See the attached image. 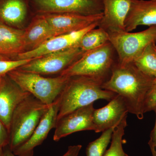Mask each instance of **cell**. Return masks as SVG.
<instances>
[{
    "label": "cell",
    "instance_id": "cb8c5ba5",
    "mask_svg": "<svg viewBox=\"0 0 156 156\" xmlns=\"http://www.w3.org/2000/svg\"><path fill=\"white\" fill-rule=\"evenodd\" d=\"M15 59L0 60V76L7 75L10 72L25 65L34 59Z\"/></svg>",
    "mask_w": 156,
    "mask_h": 156
},
{
    "label": "cell",
    "instance_id": "4fadbf2b",
    "mask_svg": "<svg viewBox=\"0 0 156 156\" xmlns=\"http://www.w3.org/2000/svg\"><path fill=\"white\" fill-rule=\"evenodd\" d=\"M129 112L123 98L117 94L105 106L95 109L93 115L95 133L116 127Z\"/></svg>",
    "mask_w": 156,
    "mask_h": 156
},
{
    "label": "cell",
    "instance_id": "7c38bea8",
    "mask_svg": "<svg viewBox=\"0 0 156 156\" xmlns=\"http://www.w3.org/2000/svg\"><path fill=\"white\" fill-rule=\"evenodd\" d=\"M31 95L6 75L0 85V119L10 133L11 118L17 106Z\"/></svg>",
    "mask_w": 156,
    "mask_h": 156
},
{
    "label": "cell",
    "instance_id": "f546056e",
    "mask_svg": "<svg viewBox=\"0 0 156 156\" xmlns=\"http://www.w3.org/2000/svg\"><path fill=\"white\" fill-rule=\"evenodd\" d=\"M2 156H17L14 154L13 152L11 151L10 149H7L4 151V153Z\"/></svg>",
    "mask_w": 156,
    "mask_h": 156
},
{
    "label": "cell",
    "instance_id": "5b68a950",
    "mask_svg": "<svg viewBox=\"0 0 156 156\" xmlns=\"http://www.w3.org/2000/svg\"><path fill=\"white\" fill-rule=\"evenodd\" d=\"M7 75L23 91L47 105H51L58 98L70 79L60 75L56 77H45L19 69L10 72Z\"/></svg>",
    "mask_w": 156,
    "mask_h": 156
},
{
    "label": "cell",
    "instance_id": "ba28073f",
    "mask_svg": "<svg viewBox=\"0 0 156 156\" xmlns=\"http://www.w3.org/2000/svg\"><path fill=\"white\" fill-rule=\"evenodd\" d=\"M83 53L79 46H77L34 58L30 62L18 69L23 71L36 73L42 75L60 74Z\"/></svg>",
    "mask_w": 156,
    "mask_h": 156
},
{
    "label": "cell",
    "instance_id": "83f0119b",
    "mask_svg": "<svg viewBox=\"0 0 156 156\" xmlns=\"http://www.w3.org/2000/svg\"><path fill=\"white\" fill-rule=\"evenodd\" d=\"M154 111L155 113V123L154 127L151 133L150 140L156 147V107L154 109Z\"/></svg>",
    "mask_w": 156,
    "mask_h": 156
},
{
    "label": "cell",
    "instance_id": "ffe728a7",
    "mask_svg": "<svg viewBox=\"0 0 156 156\" xmlns=\"http://www.w3.org/2000/svg\"><path fill=\"white\" fill-rule=\"evenodd\" d=\"M151 43L133 62L134 65L144 73L156 78V45Z\"/></svg>",
    "mask_w": 156,
    "mask_h": 156
},
{
    "label": "cell",
    "instance_id": "d6986e66",
    "mask_svg": "<svg viewBox=\"0 0 156 156\" xmlns=\"http://www.w3.org/2000/svg\"><path fill=\"white\" fill-rule=\"evenodd\" d=\"M24 30L0 23V55L13 59L24 50Z\"/></svg>",
    "mask_w": 156,
    "mask_h": 156
},
{
    "label": "cell",
    "instance_id": "8fae6325",
    "mask_svg": "<svg viewBox=\"0 0 156 156\" xmlns=\"http://www.w3.org/2000/svg\"><path fill=\"white\" fill-rule=\"evenodd\" d=\"M59 101L58 98L42 117L38 125L29 139L13 151L17 156H33L35 148L41 145L47 138L51 129L55 128L57 121Z\"/></svg>",
    "mask_w": 156,
    "mask_h": 156
},
{
    "label": "cell",
    "instance_id": "44dd1931",
    "mask_svg": "<svg viewBox=\"0 0 156 156\" xmlns=\"http://www.w3.org/2000/svg\"><path fill=\"white\" fill-rule=\"evenodd\" d=\"M109 42V36L107 31L98 27L87 32L83 36L78 46L84 52L94 50Z\"/></svg>",
    "mask_w": 156,
    "mask_h": 156
},
{
    "label": "cell",
    "instance_id": "8992f818",
    "mask_svg": "<svg viewBox=\"0 0 156 156\" xmlns=\"http://www.w3.org/2000/svg\"><path fill=\"white\" fill-rule=\"evenodd\" d=\"M108 33L110 43L119 56L117 63L121 65L133 63L147 45L156 44V26L139 32L117 31Z\"/></svg>",
    "mask_w": 156,
    "mask_h": 156
},
{
    "label": "cell",
    "instance_id": "7402d4cb",
    "mask_svg": "<svg viewBox=\"0 0 156 156\" xmlns=\"http://www.w3.org/2000/svg\"><path fill=\"white\" fill-rule=\"evenodd\" d=\"M127 118L125 117L114 129L111 138V144L105 151L103 156H129L125 152L122 147L123 136L127 127Z\"/></svg>",
    "mask_w": 156,
    "mask_h": 156
},
{
    "label": "cell",
    "instance_id": "ac0fdd59",
    "mask_svg": "<svg viewBox=\"0 0 156 156\" xmlns=\"http://www.w3.org/2000/svg\"><path fill=\"white\" fill-rule=\"evenodd\" d=\"M30 7V0H0V23L20 29Z\"/></svg>",
    "mask_w": 156,
    "mask_h": 156
},
{
    "label": "cell",
    "instance_id": "2e32d148",
    "mask_svg": "<svg viewBox=\"0 0 156 156\" xmlns=\"http://www.w3.org/2000/svg\"><path fill=\"white\" fill-rule=\"evenodd\" d=\"M140 25L156 26V0H133L125 20V30L131 31Z\"/></svg>",
    "mask_w": 156,
    "mask_h": 156
},
{
    "label": "cell",
    "instance_id": "4dcf8cb0",
    "mask_svg": "<svg viewBox=\"0 0 156 156\" xmlns=\"http://www.w3.org/2000/svg\"><path fill=\"white\" fill-rule=\"evenodd\" d=\"M9 59H11V58H8V57H6L0 55V60H9Z\"/></svg>",
    "mask_w": 156,
    "mask_h": 156
},
{
    "label": "cell",
    "instance_id": "1f68e13d",
    "mask_svg": "<svg viewBox=\"0 0 156 156\" xmlns=\"http://www.w3.org/2000/svg\"><path fill=\"white\" fill-rule=\"evenodd\" d=\"M3 153H4V151H3V147L0 146V156H2Z\"/></svg>",
    "mask_w": 156,
    "mask_h": 156
},
{
    "label": "cell",
    "instance_id": "9a60e30c",
    "mask_svg": "<svg viewBox=\"0 0 156 156\" xmlns=\"http://www.w3.org/2000/svg\"><path fill=\"white\" fill-rule=\"evenodd\" d=\"M103 15L98 27L109 32L126 31L125 20L133 0H102Z\"/></svg>",
    "mask_w": 156,
    "mask_h": 156
},
{
    "label": "cell",
    "instance_id": "e0dca14e",
    "mask_svg": "<svg viewBox=\"0 0 156 156\" xmlns=\"http://www.w3.org/2000/svg\"><path fill=\"white\" fill-rule=\"evenodd\" d=\"M56 34L43 14H36L23 33L24 50L36 49Z\"/></svg>",
    "mask_w": 156,
    "mask_h": 156
},
{
    "label": "cell",
    "instance_id": "9c48e42d",
    "mask_svg": "<svg viewBox=\"0 0 156 156\" xmlns=\"http://www.w3.org/2000/svg\"><path fill=\"white\" fill-rule=\"evenodd\" d=\"M94 104L78 108L57 120L53 140L58 141L61 138L75 132L94 131L93 115Z\"/></svg>",
    "mask_w": 156,
    "mask_h": 156
},
{
    "label": "cell",
    "instance_id": "6da1fadb",
    "mask_svg": "<svg viewBox=\"0 0 156 156\" xmlns=\"http://www.w3.org/2000/svg\"><path fill=\"white\" fill-rule=\"evenodd\" d=\"M155 78L140 70L133 63L114 64L109 78L101 88L122 96L129 113L143 119L144 104Z\"/></svg>",
    "mask_w": 156,
    "mask_h": 156
},
{
    "label": "cell",
    "instance_id": "7a4b0ae2",
    "mask_svg": "<svg viewBox=\"0 0 156 156\" xmlns=\"http://www.w3.org/2000/svg\"><path fill=\"white\" fill-rule=\"evenodd\" d=\"M101 84L91 78L82 76L70 77L58 96L57 120L78 108L94 103L98 99L108 101L117 94L101 88Z\"/></svg>",
    "mask_w": 156,
    "mask_h": 156
},
{
    "label": "cell",
    "instance_id": "603a6c76",
    "mask_svg": "<svg viewBox=\"0 0 156 156\" xmlns=\"http://www.w3.org/2000/svg\"><path fill=\"white\" fill-rule=\"evenodd\" d=\"M115 127L103 131L100 137L89 143L86 148L87 156H103L111 142L113 131Z\"/></svg>",
    "mask_w": 156,
    "mask_h": 156
},
{
    "label": "cell",
    "instance_id": "d4e9b609",
    "mask_svg": "<svg viewBox=\"0 0 156 156\" xmlns=\"http://www.w3.org/2000/svg\"><path fill=\"white\" fill-rule=\"evenodd\" d=\"M156 107V78L148 92L144 104V113L154 111Z\"/></svg>",
    "mask_w": 156,
    "mask_h": 156
},
{
    "label": "cell",
    "instance_id": "52a82bcc",
    "mask_svg": "<svg viewBox=\"0 0 156 156\" xmlns=\"http://www.w3.org/2000/svg\"><path fill=\"white\" fill-rule=\"evenodd\" d=\"M30 4L36 14L92 15L103 11L102 0H30Z\"/></svg>",
    "mask_w": 156,
    "mask_h": 156
},
{
    "label": "cell",
    "instance_id": "484cf974",
    "mask_svg": "<svg viewBox=\"0 0 156 156\" xmlns=\"http://www.w3.org/2000/svg\"><path fill=\"white\" fill-rule=\"evenodd\" d=\"M10 133L4 123L0 119V146L4 148L9 145Z\"/></svg>",
    "mask_w": 156,
    "mask_h": 156
},
{
    "label": "cell",
    "instance_id": "4316f807",
    "mask_svg": "<svg viewBox=\"0 0 156 156\" xmlns=\"http://www.w3.org/2000/svg\"><path fill=\"white\" fill-rule=\"evenodd\" d=\"M82 147V146L80 144L70 146L67 152L62 156H78Z\"/></svg>",
    "mask_w": 156,
    "mask_h": 156
},
{
    "label": "cell",
    "instance_id": "3957f363",
    "mask_svg": "<svg viewBox=\"0 0 156 156\" xmlns=\"http://www.w3.org/2000/svg\"><path fill=\"white\" fill-rule=\"evenodd\" d=\"M50 105L30 95L23 101L11 118L9 148L12 151L24 144L32 135Z\"/></svg>",
    "mask_w": 156,
    "mask_h": 156
},
{
    "label": "cell",
    "instance_id": "30bf717a",
    "mask_svg": "<svg viewBox=\"0 0 156 156\" xmlns=\"http://www.w3.org/2000/svg\"><path fill=\"white\" fill-rule=\"evenodd\" d=\"M99 23V21L95 23L80 30L53 37L34 50L20 53L17 56V59L37 58L49 53L78 46L84 35L89 31L98 27Z\"/></svg>",
    "mask_w": 156,
    "mask_h": 156
},
{
    "label": "cell",
    "instance_id": "5bb4252c",
    "mask_svg": "<svg viewBox=\"0 0 156 156\" xmlns=\"http://www.w3.org/2000/svg\"><path fill=\"white\" fill-rule=\"evenodd\" d=\"M43 14L56 35L80 30L99 22L103 13L92 15L74 14Z\"/></svg>",
    "mask_w": 156,
    "mask_h": 156
},
{
    "label": "cell",
    "instance_id": "d6a6232c",
    "mask_svg": "<svg viewBox=\"0 0 156 156\" xmlns=\"http://www.w3.org/2000/svg\"><path fill=\"white\" fill-rule=\"evenodd\" d=\"M3 77L0 76V85H1V83H2V80Z\"/></svg>",
    "mask_w": 156,
    "mask_h": 156
},
{
    "label": "cell",
    "instance_id": "277c9868",
    "mask_svg": "<svg viewBox=\"0 0 156 156\" xmlns=\"http://www.w3.org/2000/svg\"><path fill=\"white\" fill-rule=\"evenodd\" d=\"M114 49L108 42L99 48L84 52L60 73L71 77H87L102 84L109 78L114 65Z\"/></svg>",
    "mask_w": 156,
    "mask_h": 156
},
{
    "label": "cell",
    "instance_id": "f1b7e54d",
    "mask_svg": "<svg viewBox=\"0 0 156 156\" xmlns=\"http://www.w3.org/2000/svg\"><path fill=\"white\" fill-rule=\"evenodd\" d=\"M148 145L149 146L151 152L153 156H156V147L154 145L150 140L148 142Z\"/></svg>",
    "mask_w": 156,
    "mask_h": 156
}]
</instances>
